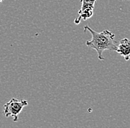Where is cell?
<instances>
[{
    "label": "cell",
    "instance_id": "obj_2",
    "mask_svg": "<svg viewBox=\"0 0 130 128\" xmlns=\"http://www.w3.org/2000/svg\"><path fill=\"white\" fill-rule=\"evenodd\" d=\"M28 104V102L25 99H17L16 98L11 99L9 102L4 105L3 113L6 117L12 116L14 121H17L19 115L22 111L23 108Z\"/></svg>",
    "mask_w": 130,
    "mask_h": 128
},
{
    "label": "cell",
    "instance_id": "obj_3",
    "mask_svg": "<svg viewBox=\"0 0 130 128\" xmlns=\"http://www.w3.org/2000/svg\"><path fill=\"white\" fill-rule=\"evenodd\" d=\"M81 8L78 10V16L75 19V24H80L81 20H87L93 16V10L96 0H80Z\"/></svg>",
    "mask_w": 130,
    "mask_h": 128
},
{
    "label": "cell",
    "instance_id": "obj_1",
    "mask_svg": "<svg viewBox=\"0 0 130 128\" xmlns=\"http://www.w3.org/2000/svg\"><path fill=\"white\" fill-rule=\"evenodd\" d=\"M84 32L88 31L92 35V39L87 40L86 42V45L97 52L98 57L100 60H104V57H103L104 51H116L118 43L115 40V35L114 33L107 30L101 32H95V30L91 29L89 26H84Z\"/></svg>",
    "mask_w": 130,
    "mask_h": 128
},
{
    "label": "cell",
    "instance_id": "obj_4",
    "mask_svg": "<svg viewBox=\"0 0 130 128\" xmlns=\"http://www.w3.org/2000/svg\"><path fill=\"white\" fill-rule=\"evenodd\" d=\"M116 52L124 57L125 60L128 61L130 58V40L127 38H124L120 40L118 44Z\"/></svg>",
    "mask_w": 130,
    "mask_h": 128
},
{
    "label": "cell",
    "instance_id": "obj_5",
    "mask_svg": "<svg viewBox=\"0 0 130 128\" xmlns=\"http://www.w3.org/2000/svg\"><path fill=\"white\" fill-rule=\"evenodd\" d=\"M2 1H3V0H0V5H1V3L2 2Z\"/></svg>",
    "mask_w": 130,
    "mask_h": 128
}]
</instances>
